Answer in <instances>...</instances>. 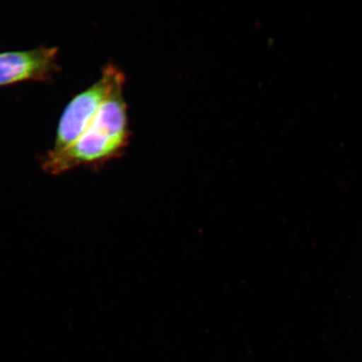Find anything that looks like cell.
<instances>
[{
    "instance_id": "1",
    "label": "cell",
    "mask_w": 362,
    "mask_h": 362,
    "mask_svg": "<svg viewBox=\"0 0 362 362\" xmlns=\"http://www.w3.org/2000/svg\"><path fill=\"white\" fill-rule=\"evenodd\" d=\"M123 88L115 90L90 122L88 128L65 151L42 158L48 174L60 175L80 166L99 167L119 156L128 146V113Z\"/></svg>"
},
{
    "instance_id": "2",
    "label": "cell",
    "mask_w": 362,
    "mask_h": 362,
    "mask_svg": "<svg viewBox=\"0 0 362 362\" xmlns=\"http://www.w3.org/2000/svg\"><path fill=\"white\" fill-rule=\"evenodd\" d=\"M124 83V75L119 68L112 64L104 67L100 78L67 104L59 120L53 148L47 153L56 155L71 146L88 128L103 103Z\"/></svg>"
},
{
    "instance_id": "3",
    "label": "cell",
    "mask_w": 362,
    "mask_h": 362,
    "mask_svg": "<svg viewBox=\"0 0 362 362\" xmlns=\"http://www.w3.org/2000/svg\"><path fill=\"white\" fill-rule=\"evenodd\" d=\"M57 57L58 48L48 47L0 52V87L52 80L60 71Z\"/></svg>"
}]
</instances>
